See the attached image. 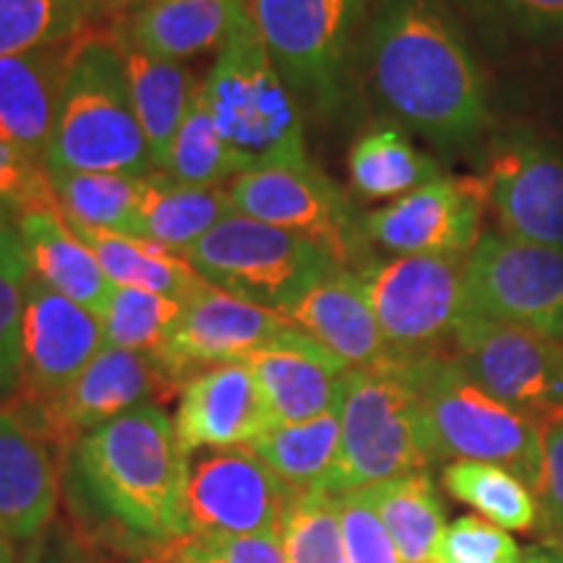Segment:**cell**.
Instances as JSON below:
<instances>
[{
	"instance_id": "484cf974",
	"label": "cell",
	"mask_w": 563,
	"mask_h": 563,
	"mask_svg": "<svg viewBox=\"0 0 563 563\" xmlns=\"http://www.w3.org/2000/svg\"><path fill=\"white\" fill-rule=\"evenodd\" d=\"M249 0H150L118 26L144 47L167 60H191L224 45Z\"/></svg>"
},
{
	"instance_id": "d6986e66",
	"label": "cell",
	"mask_w": 563,
	"mask_h": 563,
	"mask_svg": "<svg viewBox=\"0 0 563 563\" xmlns=\"http://www.w3.org/2000/svg\"><path fill=\"white\" fill-rule=\"evenodd\" d=\"M173 422L188 456L203 449L249 446L274 428L269 405L245 363L214 365L188 378Z\"/></svg>"
},
{
	"instance_id": "e0dca14e",
	"label": "cell",
	"mask_w": 563,
	"mask_h": 563,
	"mask_svg": "<svg viewBox=\"0 0 563 563\" xmlns=\"http://www.w3.org/2000/svg\"><path fill=\"white\" fill-rule=\"evenodd\" d=\"M290 327L277 311L209 285L186 302L157 361L178 384L224 363H245L258 347Z\"/></svg>"
},
{
	"instance_id": "4dcf8cb0",
	"label": "cell",
	"mask_w": 563,
	"mask_h": 563,
	"mask_svg": "<svg viewBox=\"0 0 563 563\" xmlns=\"http://www.w3.org/2000/svg\"><path fill=\"white\" fill-rule=\"evenodd\" d=\"M249 446L292 496L321 490L340 449V405L308 422L274 426Z\"/></svg>"
},
{
	"instance_id": "4fadbf2b",
	"label": "cell",
	"mask_w": 563,
	"mask_h": 563,
	"mask_svg": "<svg viewBox=\"0 0 563 563\" xmlns=\"http://www.w3.org/2000/svg\"><path fill=\"white\" fill-rule=\"evenodd\" d=\"M452 344L456 363L514 410L538 418L563 407L561 340L514 323L464 316Z\"/></svg>"
},
{
	"instance_id": "8992f818",
	"label": "cell",
	"mask_w": 563,
	"mask_h": 563,
	"mask_svg": "<svg viewBox=\"0 0 563 563\" xmlns=\"http://www.w3.org/2000/svg\"><path fill=\"white\" fill-rule=\"evenodd\" d=\"M415 373L433 460L498 464L538 496V420L485 391L446 352L415 361Z\"/></svg>"
},
{
	"instance_id": "5bb4252c",
	"label": "cell",
	"mask_w": 563,
	"mask_h": 563,
	"mask_svg": "<svg viewBox=\"0 0 563 563\" xmlns=\"http://www.w3.org/2000/svg\"><path fill=\"white\" fill-rule=\"evenodd\" d=\"M178 386L154 355L104 344L74 384L45 402H26L30 415L16 412L45 441L76 446L81 435L133 407L154 405L150 399L170 397Z\"/></svg>"
},
{
	"instance_id": "bcb514c9",
	"label": "cell",
	"mask_w": 563,
	"mask_h": 563,
	"mask_svg": "<svg viewBox=\"0 0 563 563\" xmlns=\"http://www.w3.org/2000/svg\"><path fill=\"white\" fill-rule=\"evenodd\" d=\"M74 3L79 5L87 21L112 19L118 24V19H131L133 13L144 9L150 0H74Z\"/></svg>"
},
{
	"instance_id": "6da1fadb",
	"label": "cell",
	"mask_w": 563,
	"mask_h": 563,
	"mask_svg": "<svg viewBox=\"0 0 563 563\" xmlns=\"http://www.w3.org/2000/svg\"><path fill=\"white\" fill-rule=\"evenodd\" d=\"M361 58L378 108L435 150L467 152L488 131V84L446 0H376Z\"/></svg>"
},
{
	"instance_id": "9c48e42d",
	"label": "cell",
	"mask_w": 563,
	"mask_h": 563,
	"mask_svg": "<svg viewBox=\"0 0 563 563\" xmlns=\"http://www.w3.org/2000/svg\"><path fill=\"white\" fill-rule=\"evenodd\" d=\"M464 258L391 256L357 266L355 274L391 357L420 361L441 355L443 344H452L456 327L467 316Z\"/></svg>"
},
{
	"instance_id": "7a4b0ae2",
	"label": "cell",
	"mask_w": 563,
	"mask_h": 563,
	"mask_svg": "<svg viewBox=\"0 0 563 563\" xmlns=\"http://www.w3.org/2000/svg\"><path fill=\"white\" fill-rule=\"evenodd\" d=\"M76 467L97 506L150 540L186 534L188 454L159 405L118 415L74 446Z\"/></svg>"
},
{
	"instance_id": "7bdbcfd3",
	"label": "cell",
	"mask_w": 563,
	"mask_h": 563,
	"mask_svg": "<svg viewBox=\"0 0 563 563\" xmlns=\"http://www.w3.org/2000/svg\"><path fill=\"white\" fill-rule=\"evenodd\" d=\"M0 199L11 201L19 214L26 209H58L45 167L3 141H0Z\"/></svg>"
},
{
	"instance_id": "d590c367",
	"label": "cell",
	"mask_w": 563,
	"mask_h": 563,
	"mask_svg": "<svg viewBox=\"0 0 563 563\" xmlns=\"http://www.w3.org/2000/svg\"><path fill=\"white\" fill-rule=\"evenodd\" d=\"M456 5L501 45H563V0H456Z\"/></svg>"
},
{
	"instance_id": "b9f144b4",
	"label": "cell",
	"mask_w": 563,
	"mask_h": 563,
	"mask_svg": "<svg viewBox=\"0 0 563 563\" xmlns=\"http://www.w3.org/2000/svg\"><path fill=\"white\" fill-rule=\"evenodd\" d=\"M540 511L563 534V407L538 415Z\"/></svg>"
},
{
	"instance_id": "f6af8a7d",
	"label": "cell",
	"mask_w": 563,
	"mask_h": 563,
	"mask_svg": "<svg viewBox=\"0 0 563 563\" xmlns=\"http://www.w3.org/2000/svg\"><path fill=\"white\" fill-rule=\"evenodd\" d=\"M19 209L11 201L0 199V274L26 282L30 279V262L19 238Z\"/></svg>"
},
{
	"instance_id": "ba28073f",
	"label": "cell",
	"mask_w": 563,
	"mask_h": 563,
	"mask_svg": "<svg viewBox=\"0 0 563 563\" xmlns=\"http://www.w3.org/2000/svg\"><path fill=\"white\" fill-rule=\"evenodd\" d=\"M365 9L368 0H249L266 53L295 100L323 115L344 100Z\"/></svg>"
},
{
	"instance_id": "cb8c5ba5",
	"label": "cell",
	"mask_w": 563,
	"mask_h": 563,
	"mask_svg": "<svg viewBox=\"0 0 563 563\" xmlns=\"http://www.w3.org/2000/svg\"><path fill=\"white\" fill-rule=\"evenodd\" d=\"M110 34L121 51L133 110H136L146 144H150L154 170L159 173L199 81H194L186 63L146 53L118 24L112 26Z\"/></svg>"
},
{
	"instance_id": "f546056e",
	"label": "cell",
	"mask_w": 563,
	"mask_h": 563,
	"mask_svg": "<svg viewBox=\"0 0 563 563\" xmlns=\"http://www.w3.org/2000/svg\"><path fill=\"white\" fill-rule=\"evenodd\" d=\"M347 165L352 188L371 201L399 199L441 178L439 162L420 152L397 123H382L365 131L352 144Z\"/></svg>"
},
{
	"instance_id": "ab89813d",
	"label": "cell",
	"mask_w": 563,
	"mask_h": 563,
	"mask_svg": "<svg viewBox=\"0 0 563 563\" xmlns=\"http://www.w3.org/2000/svg\"><path fill=\"white\" fill-rule=\"evenodd\" d=\"M522 548L509 532L477 514H462L446 525L435 561L439 563H517Z\"/></svg>"
},
{
	"instance_id": "ffe728a7",
	"label": "cell",
	"mask_w": 563,
	"mask_h": 563,
	"mask_svg": "<svg viewBox=\"0 0 563 563\" xmlns=\"http://www.w3.org/2000/svg\"><path fill=\"white\" fill-rule=\"evenodd\" d=\"M274 426L308 422L340 405L347 365L292 323L245 361Z\"/></svg>"
},
{
	"instance_id": "ac0fdd59",
	"label": "cell",
	"mask_w": 563,
	"mask_h": 563,
	"mask_svg": "<svg viewBox=\"0 0 563 563\" xmlns=\"http://www.w3.org/2000/svg\"><path fill=\"white\" fill-rule=\"evenodd\" d=\"M21 332V384L26 389V402H45L60 394L104 347L100 319L34 274L24 282Z\"/></svg>"
},
{
	"instance_id": "5b68a950",
	"label": "cell",
	"mask_w": 563,
	"mask_h": 563,
	"mask_svg": "<svg viewBox=\"0 0 563 563\" xmlns=\"http://www.w3.org/2000/svg\"><path fill=\"white\" fill-rule=\"evenodd\" d=\"M415 361L347 371L340 397V449L323 493L342 496L431 467Z\"/></svg>"
},
{
	"instance_id": "2e32d148",
	"label": "cell",
	"mask_w": 563,
	"mask_h": 563,
	"mask_svg": "<svg viewBox=\"0 0 563 563\" xmlns=\"http://www.w3.org/2000/svg\"><path fill=\"white\" fill-rule=\"evenodd\" d=\"M483 194L477 178H435L363 217L365 241L394 256L464 258L481 241Z\"/></svg>"
},
{
	"instance_id": "83f0119b",
	"label": "cell",
	"mask_w": 563,
	"mask_h": 563,
	"mask_svg": "<svg viewBox=\"0 0 563 563\" xmlns=\"http://www.w3.org/2000/svg\"><path fill=\"white\" fill-rule=\"evenodd\" d=\"M68 228L95 253L110 285L139 287V290L167 295L180 302H188L203 287H209V282L178 251L144 241V238L123 235V232L91 230L81 224H68Z\"/></svg>"
},
{
	"instance_id": "3957f363",
	"label": "cell",
	"mask_w": 563,
	"mask_h": 563,
	"mask_svg": "<svg viewBox=\"0 0 563 563\" xmlns=\"http://www.w3.org/2000/svg\"><path fill=\"white\" fill-rule=\"evenodd\" d=\"M42 167L45 173H118L133 178L157 173L112 34H81L70 45Z\"/></svg>"
},
{
	"instance_id": "c3c4849f",
	"label": "cell",
	"mask_w": 563,
	"mask_h": 563,
	"mask_svg": "<svg viewBox=\"0 0 563 563\" xmlns=\"http://www.w3.org/2000/svg\"><path fill=\"white\" fill-rule=\"evenodd\" d=\"M26 563H74V561H68V559H60V555H51V559H47V555H42V553H30V559H26Z\"/></svg>"
},
{
	"instance_id": "74e56055",
	"label": "cell",
	"mask_w": 563,
	"mask_h": 563,
	"mask_svg": "<svg viewBox=\"0 0 563 563\" xmlns=\"http://www.w3.org/2000/svg\"><path fill=\"white\" fill-rule=\"evenodd\" d=\"M279 540L287 563H347L336 498L323 490L300 493L287 501Z\"/></svg>"
},
{
	"instance_id": "f35d334b",
	"label": "cell",
	"mask_w": 563,
	"mask_h": 563,
	"mask_svg": "<svg viewBox=\"0 0 563 563\" xmlns=\"http://www.w3.org/2000/svg\"><path fill=\"white\" fill-rule=\"evenodd\" d=\"M162 563H287L279 534H183Z\"/></svg>"
},
{
	"instance_id": "60d3db41",
	"label": "cell",
	"mask_w": 563,
	"mask_h": 563,
	"mask_svg": "<svg viewBox=\"0 0 563 563\" xmlns=\"http://www.w3.org/2000/svg\"><path fill=\"white\" fill-rule=\"evenodd\" d=\"M334 498L347 563H402L389 530L363 490H350Z\"/></svg>"
},
{
	"instance_id": "d6a6232c",
	"label": "cell",
	"mask_w": 563,
	"mask_h": 563,
	"mask_svg": "<svg viewBox=\"0 0 563 563\" xmlns=\"http://www.w3.org/2000/svg\"><path fill=\"white\" fill-rule=\"evenodd\" d=\"M55 203L68 224L131 235L144 178L118 173H47Z\"/></svg>"
},
{
	"instance_id": "ee69618b",
	"label": "cell",
	"mask_w": 563,
	"mask_h": 563,
	"mask_svg": "<svg viewBox=\"0 0 563 563\" xmlns=\"http://www.w3.org/2000/svg\"><path fill=\"white\" fill-rule=\"evenodd\" d=\"M24 282L0 274V394L21 384L24 365Z\"/></svg>"
},
{
	"instance_id": "d4e9b609",
	"label": "cell",
	"mask_w": 563,
	"mask_h": 563,
	"mask_svg": "<svg viewBox=\"0 0 563 563\" xmlns=\"http://www.w3.org/2000/svg\"><path fill=\"white\" fill-rule=\"evenodd\" d=\"M19 238L34 277L100 316L112 290L95 253L79 241L58 209H26L19 214Z\"/></svg>"
},
{
	"instance_id": "8fae6325",
	"label": "cell",
	"mask_w": 563,
	"mask_h": 563,
	"mask_svg": "<svg viewBox=\"0 0 563 563\" xmlns=\"http://www.w3.org/2000/svg\"><path fill=\"white\" fill-rule=\"evenodd\" d=\"M238 214L274 224L327 251L342 269L365 251L363 217L340 188L311 162L302 167H269L238 173L228 186Z\"/></svg>"
},
{
	"instance_id": "9a60e30c",
	"label": "cell",
	"mask_w": 563,
	"mask_h": 563,
	"mask_svg": "<svg viewBox=\"0 0 563 563\" xmlns=\"http://www.w3.org/2000/svg\"><path fill=\"white\" fill-rule=\"evenodd\" d=\"M292 493L251 446L188 456L186 534H279Z\"/></svg>"
},
{
	"instance_id": "681fc988",
	"label": "cell",
	"mask_w": 563,
	"mask_h": 563,
	"mask_svg": "<svg viewBox=\"0 0 563 563\" xmlns=\"http://www.w3.org/2000/svg\"><path fill=\"white\" fill-rule=\"evenodd\" d=\"M0 563H13V545L5 538H0Z\"/></svg>"
},
{
	"instance_id": "f907efd6",
	"label": "cell",
	"mask_w": 563,
	"mask_h": 563,
	"mask_svg": "<svg viewBox=\"0 0 563 563\" xmlns=\"http://www.w3.org/2000/svg\"><path fill=\"white\" fill-rule=\"evenodd\" d=\"M431 563H439V561H431Z\"/></svg>"
},
{
	"instance_id": "4316f807",
	"label": "cell",
	"mask_w": 563,
	"mask_h": 563,
	"mask_svg": "<svg viewBox=\"0 0 563 563\" xmlns=\"http://www.w3.org/2000/svg\"><path fill=\"white\" fill-rule=\"evenodd\" d=\"M235 214L228 188L183 186V183L154 173L144 178L136 220L131 235L186 253L209 230Z\"/></svg>"
},
{
	"instance_id": "30bf717a",
	"label": "cell",
	"mask_w": 563,
	"mask_h": 563,
	"mask_svg": "<svg viewBox=\"0 0 563 563\" xmlns=\"http://www.w3.org/2000/svg\"><path fill=\"white\" fill-rule=\"evenodd\" d=\"M464 313L563 342V249L483 232L462 269Z\"/></svg>"
},
{
	"instance_id": "44dd1931",
	"label": "cell",
	"mask_w": 563,
	"mask_h": 563,
	"mask_svg": "<svg viewBox=\"0 0 563 563\" xmlns=\"http://www.w3.org/2000/svg\"><path fill=\"white\" fill-rule=\"evenodd\" d=\"M287 321L313 336L350 371L391 361L355 269H334L287 308Z\"/></svg>"
},
{
	"instance_id": "8d00e7d4",
	"label": "cell",
	"mask_w": 563,
	"mask_h": 563,
	"mask_svg": "<svg viewBox=\"0 0 563 563\" xmlns=\"http://www.w3.org/2000/svg\"><path fill=\"white\" fill-rule=\"evenodd\" d=\"M87 24L74 0H0V58L66 45Z\"/></svg>"
},
{
	"instance_id": "7402d4cb",
	"label": "cell",
	"mask_w": 563,
	"mask_h": 563,
	"mask_svg": "<svg viewBox=\"0 0 563 563\" xmlns=\"http://www.w3.org/2000/svg\"><path fill=\"white\" fill-rule=\"evenodd\" d=\"M74 42L0 58V141L45 162Z\"/></svg>"
},
{
	"instance_id": "277c9868",
	"label": "cell",
	"mask_w": 563,
	"mask_h": 563,
	"mask_svg": "<svg viewBox=\"0 0 563 563\" xmlns=\"http://www.w3.org/2000/svg\"><path fill=\"white\" fill-rule=\"evenodd\" d=\"M201 97L238 173L308 165L300 102L266 53L249 3L201 81Z\"/></svg>"
},
{
	"instance_id": "603a6c76",
	"label": "cell",
	"mask_w": 563,
	"mask_h": 563,
	"mask_svg": "<svg viewBox=\"0 0 563 563\" xmlns=\"http://www.w3.org/2000/svg\"><path fill=\"white\" fill-rule=\"evenodd\" d=\"M55 504L51 446L16 410H0V538L34 540L51 525Z\"/></svg>"
},
{
	"instance_id": "1f68e13d",
	"label": "cell",
	"mask_w": 563,
	"mask_h": 563,
	"mask_svg": "<svg viewBox=\"0 0 563 563\" xmlns=\"http://www.w3.org/2000/svg\"><path fill=\"white\" fill-rule=\"evenodd\" d=\"M443 488L454 501L473 506L477 517L506 532H532L540 525L534 490L506 467L488 462L460 460L443 467Z\"/></svg>"
},
{
	"instance_id": "52a82bcc",
	"label": "cell",
	"mask_w": 563,
	"mask_h": 563,
	"mask_svg": "<svg viewBox=\"0 0 563 563\" xmlns=\"http://www.w3.org/2000/svg\"><path fill=\"white\" fill-rule=\"evenodd\" d=\"M183 256L209 285L269 311L285 313L302 292L340 264L306 238L230 214Z\"/></svg>"
},
{
	"instance_id": "e575fe53",
	"label": "cell",
	"mask_w": 563,
	"mask_h": 563,
	"mask_svg": "<svg viewBox=\"0 0 563 563\" xmlns=\"http://www.w3.org/2000/svg\"><path fill=\"white\" fill-rule=\"evenodd\" d=\"M162 175L183 183V186H220L222 180L235 178L238 170L224 146V141L211 121L207 102L201 97V84L194 91L186 118L175 131L170 152H167Z\"/></svg>"
},
{
	"instance_id": "7dc6e473",
	"label": "cell",
	"mask_w": 563,
	"mask_h": 563,
	"mask_svg": "<svg viewBox=\"0 0 563 563\" xmlns=\"http://www.w3.org/2000/svg\"><path fill=\"white\" fill-rule=\"evenodd\" d=\"M517 563H563V545L548 543V545H532L519 553Z\"/></svg>"
},
{
	"instance_id": "7c38bea8",
	"label": "cell",
	"mask_w": 563,
	"mask_h": 563,
	"mask_svg": "<svg viewBox=\"0 0 563 563\" xmlns=\"http://www.w3.org/2000/svg\"><path fill=\"white\" fill-rule=\"evenodd\" d=\"M504 235L563 249V152L527 125L490 141L477 175Z\"/></svg>"
},
{
	"instance_id": "f1b7e54d",
	"label": "cell",
	"mask_w": 563,
	"mask_h": 563,
	"mask_svg": "<svg viewBox=\"0 0 563 563\" xmlns=\"http://www.w3.org/2000/svg\"><path fill=\"white\" fill-rule=\"evenodd\" d=\"M363 493L389 530L399 561L431 563L435 559V545L446 530V509L428 470L371 485Z\"/></svg>"
},
{
	"instance_id": "836d02e7",
	"label": "cell",
	"mask_w": 563,
	"mask_h": 563,
	"mask_svg": "<svg viewBox=\"0 0 563 563\" xmlns=\"http://www.w3.org/2000/svg\"><path fill=\"white\" fill-rule=\"evenodd\" d=\"M183 311L186 302L167 295L112 285L97 319L102 323V340L108 347L159 357Z\"/></svg>"
}]
</instances>
